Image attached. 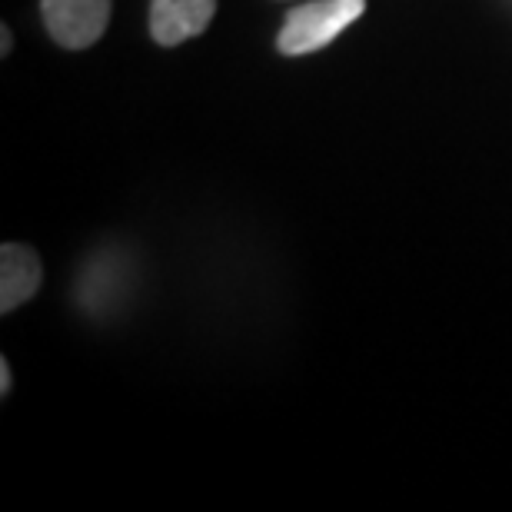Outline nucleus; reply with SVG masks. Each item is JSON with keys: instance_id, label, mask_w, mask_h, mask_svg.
I'll return each instance as SVG.
<instances>
[{"instance_id": "nucleus-3", "label": "nucleus", "mask_w": 512, "mask_h": 512, "mask_svg": "<svg viewBox=\"0 0 512 512\" xmlns=\"http://www.w3.org/2000/svg\"><path fill=\"white\" fill-rule=\"evenodd\" d=\"M217 14V0H150V34L160 47L200 37Z\"/></svg>"}, {"instance_id": "nucleus-5", "label": "nucleus", "mask_w": 512, "mask_h": 512, "mask_svg": "<svg viewBox=\"0 0 512 512\" xmlns=\"http://www.w3.org/2000/svg\"><path fill=\"white\" fill-rule=\"evenodd\" d=\"M0 393H10V366H7V360H0Z\"/></svg>"}, {"instance_id": "nucleus-2", "label": "nucleus", "mask_w": 512, "mask_h": 512, "mask_svg": "<svg viewBox=\"0 0 512 512\" xmlns=\"http://www.w3.org/2000/svg\"><path fill=\"white\" fill-rule=\"evenodd\" d=\"M50 37L67 50L94 47L110 24V0H40Z\"/></svg>"}, {"instance_id": "nucleus-4", "label": "nucleus", "mask_w": 512, "mask_h": 512, "mask_svg": "<svg viewBox=\"0 0 512 512\" xmlns=\"http://www.w3.org/2000/svg\"><path fill=\"white\" fill-rule=\"evenodd\" d=\"M44 266L40 256L24 243H4L0 250V313H14L20 303L40 290Z\"/></svg>"}, {"instance_id": "nucleus-6", "label": "nucleus", "mask_w": 512, "mask_h": 512, "mask_svg": "<svg viewBox=\"0 0 512 512\" xmlns=\"http://www.w3.org/2000/svg\"><path fill=\"white\" fill-rule=\"evenodd\" d=\"M0 54H10V30L7 27H0Z\"/></svg>"}, {"instance_id": "nucleus-1", "label": "nucleus", "mask_w": 512, "mask_h": 512, "mask_svg": "<svg viewBox=\"0 0 512 512\" xmlns=\"http://www.w3.org/2000/svg\"><path fill=\"white\" fill-rule=\"evenodd\" d=\"M366 0H313L286 14V24L276 37V47L286 57H300L323 50L336 34H343L353 20H360Z\"/></svg>"}]
</instances>
